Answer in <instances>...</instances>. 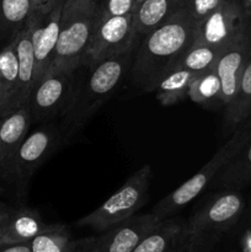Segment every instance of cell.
<instances>
[{"label": "cell", "instance_id": "e575fe53", "mask_svg": "<svg viewBox=\"0 0 251 252\" xmlns=\"http://www.w3.org/2000/svg\"><path fill=\"white\" fill-rule=\"evenodd\" d=\"M250 217H251V208H250Z\"/></svg>", "mask_w": 251, "mask_h": 252}, {"label": "cell", "instance_id": "4dcf8cb0", "mask_svg": "<svg viewBox=\"0 0 251 252\" xmlns=\"http://www.w3.org/2000/svg\"><path fill=\"white\" fill-rule=\"evenodd\" d=\"M0 252H31L29 243L0 244Z\"/></svg>", "mask_w": 251, "mask_h": 252}, {"label": "cell", "instance_id": "484cf974", "mask_svg": "<svg viewBox=\"0 0 251 252\" xmlns=\"http://www.w3.org/2000/svg\"><path fill=\"white\" fill-rule=\"evenodd\" d=\"M221 51H223L221 48H217V47L201 43V42H194L185 52V54L175 66L184 68L193 74L203 73L214 68Z\"/></svg>", "mask_w": 251, "mask_h": 252}, {"label": "cell", "instance_id": "52a82bcc", "mask_svg": "<svg viewBox=\"0 0 251 252\" xmlns=\"http://www.w3.org/2000/svg\"><path fill=\"white\" fill-rule=\"evenodd\" d=\"M41 125L27 134L11 159L0 167V177L14 182H26L64 142L61 126L53 121Z\"/></svg>", "mask_w": 251, "mask_h": 252}, {"label": "cell", "instance_id": "603a6c76", "mask_svg": "<svg viewBox=\"0 0 251 252\" xmlns=\"http://www.w3.org/2000/svg\"><path fill=\"white\" fill-rule=\"evenodd\" d=\"M196 74L180 66H174L167 71L154 89L157 100L162 106H172L188 97V88Z\"/></svg>", "mask_w": 251, "mask_h": 252}, {"label": "cell", "instance_id": "3957f363", "mask_svg": "<svg viewBox=\"0 0 251 252\" xmlns=\"http://www.w3.org/2000/svg\"><path fill=\"white\" fill-rule=\"evenodd\" d=\"M245 201L238 189H220L199 204L186 220L181 252H208L243 216Z\"/></svg>", "mask_w": 251, "mask_h": 252}, {"label": "cell", "instance_id": "cb8c5ba5", "mask_svg": "<svg viewBox=\"0 0 251 252\" xmlns=\"http://www.w3.org/2000/svg\"><path fill=\"white\" fill-rule=\"evenodd\" d=\"M188 98L202 107L212 110L224 108L220 81L214 68L196 74L192 78L188 88Z\"/></svg>", "mask_w": 251, "mask_h": 252}, {"label": "cell", "instance_id": "44dd1931", "mask_svg": "<svg viewBox=\"0 0 251 252\" xmlns=\"http://www.w3.org/2000/svg\"><path fill=\"white\" fill-rule=\"evenodd\" d=\"M31 14V0H0V48L16 38Z\"/></svg>", "mask_w": 251, "mask_h": 252}, {"label": "cell", "instance_id": "1f68e13d", "mask_svg": "<svg viewBox=\"0 0 251 252\" xmlns=\"http://www.w3.org/2000/svg\"><path fill=\"white\" fill-rule=\"evenodd\" d=\"M76 252H88L86 250H84L83 249V246H81V241H80V245H79V249H78V251Z\"/></svg>", "mask_w": 251, "mask_h": 252}, {"label": "cell", "instance_id": "7402d4cb", "mask_svg": "<svg viewBox=\"0 0 251 252\" xmlns=\"http://www.w3.org/2000/svg\"><path fill=\"white\" fill-rule=\"evenodd\" d=\"M251 117V56L243 71L235 96L224 107V123L226 128H238Z\"/></svg>", "mask_w": 251, "mask_h": 252}, {"label": "cell", "instance_id": "9c48e42d", "mask_svg": "<svg viewBox=\"0 0 251 252\" xmlns=\"http://www.w3.org/2000/svg\"><path fill=\"white\" fill-rule=\"evenodd\" d=\"M133 14L97 17L93 39L81 65H90L137 46Z\"/></svg>", "mask_w": 251, "mask_h": 252}, {"label": "cell", "instance_id": "8fae6325", "mask_svg": "<svg viewBox=\"0 0 251 252\" xmlns=\"http://www.w3.org/2000/svg\"><path fill=\"white\" fill-rule=\"evenodd\" d=\"M159 221L152 212L134 214L101 235L80 240L81 246L88 252H133Z\"/></svg>", "mask_w": 251, "mask_h": 252}, {"label": "cell", "instance_id": "f1b7e54d", "mask_svg": "<svg viewBox=\"0 0 251 252\" xmlns=\"http://www.w3.org/2000/svg\"><path fill=\"white\" fill-rule=\"evenodd\" d=\"M12 207L7 206L4 202H0V240L4 236L5 230H6L7 221H9L10 214H11Z\"/></svg>", "mask_w": 251, "mask_h": 252}, {"label": "cell", "instance_id": "4316f807", "mask_svg": "<svg viewBox=\"0 0 251 252\" xmlns=\"http://www.w3.org/2000/svg\"><path fill=\"white\" fill-rule=\"evenodd\" d=\"M225 1L226 0H182L181 9L199 25Z\"/></svg>", "mask_w": 251, "mask_h": 252}, {"label": "cell", "instance_id": "9a60e30c", "mask_svg": "<svg viewBox=\"0 0 251 252\" xmlns=\"http://www.w3.org/2000/svg\"><path fill=\"white\" fill-rule=\"evenodd\" d=\"M31 126L32 118L27 106L0 117V167L16 153L30 133Z\"/></svg>", "mask_w": 251, "mask_h": 252}, {"label": "cell", "instance_id": "d4e9b609", "mask_svg": "<svg viewBox=\"0 0 251 252\" xmlns=\"http://www.w3.org/2000/svg\"><path fill=\"white\" fill-rule=\"evenodd\" d=\"M29 245L31 252H76L80 240H73L66 225L47 224L38 235L29 241Z\"/></svg>", "mask_w": 251, "mask_h": 252}, {"label": "cell", "instance_id": "2e32d148", "mask_svg": "<svg viewBox=\"0 0 251 252\" xmlns=\"http://www.w3.org/2000/svg\"><path fill=\"white\" fill-rule=\"evenodd\" d=\"M15 47H16L17 61H19V89H17L16 108H20L27 105V101L36 84L34 54L29 21L15 38Z\"/></svg>", "mask_w": 251, "mask_h": 252}, {"label": "cell", "instance_id": "277c9868", "mask_svg": "<svg viewBox=\"0 0 251 252\" xmlns=\"http://www.w3.org/2000/svg\"><path fill=\"white\" fill-rule=\"evenodd\" d=\"M96 22V0H64L59 38L51 68L76 70L83 64Z\"/></svg>", "mask_w": 251, "mask_h": 252}, {"label": "cell", "instance_id": "8992f818", "mask_svg": "<svg viewBox=\"0 0 251 252\" xmlns=\"http://www.w3.org/2000/svg\"><path fill=\"white\" fill-rule=\"evenodd\" d=\"M152 175L150 165H143L110 198L95 211L79 219L75 225L102 233L137 214L149 198Z\"/></svg>", "mask_w": 251, "mask_h": 252}, {"label": "cell", "instance_id": "ffe728a7", "mask_svg": "<svg viewBox=\"0 0 251 252\" xmlns=\"http://www.w3.org/2000/svg\"><path fill=\"white\" fill-rule=\"evenodd\" d=\"M251 184V137L230 162L218 172L211 186L217 189H239Z\"/></svg>", "mask_w": 251, "mask_h": 252}, {"label": "cell", "instance_id": "ba28073f", "mask_svg": "<svg viewBox=\"0 0 251 252\" xmlns=\"http://www.w3.org/2000/svg\"><path fill=\"white\" fill-rule=\"evenodd\" d=\"M76 70L49 68L39 79L27 101L33 123L61 118L70 103Z\"/></svg>", "mask_w": 251, "mask_h": 252}, {"label": "cell", "instance_id": "f546056e", "mask_svg": "<svg viewBox=\"0 0 251 252\" xmlns=\"http://www.w3.org/2000/svg\"><path fill=\"white\" fill-rule=\"evenodd\" d=\"M58 1H61V0H31L32 11H49Z\"/></svg>", "mask_w": 251, "mask_h": 252}, {"label": "cell", "instance_id": "e0dca14e", "mask_svg": "<svg viewBox=\"0 0 251 252\" xmlns=\"http://www.w3.org/2000/svg\"><path fill=\"white\" fill-rule=\"evenodd\" d=\"M19 61L15 39L0 48V117L17 110Z\"/></svg>", "mask_w": 251, "mask_h": 252}, {"label": "cell", "instance_id": "5bb4252c", "mask_svg": "<svg viewBox=\"0 0 251 252\" xmlns=\"http://www.w3.org/2000/svg\"><path fill=\"white\" fill-rule=\"evenodd\" d=\"M186 234V221L180 218L160 220L133 252H181Z\"/></svg>", "mask_w": 251, "mask_h": 252}, {"label": "cell", "instance_id": "7c38bea8", "mask_svg": "<svg viewBox=\"0 0 251 252\" xmlns=\"http://www.w3.org/2000/svg\"><path fill=\"white\" fill-rule=\"evenodd\" d=\"M64 0L57 2L49 11H32L29 19L34 54L36 83L51 68L56 53L61 29L62 7ZM36 85V84H34Z\"/></svg>", "mask_w": 251, "mask_h": 252}, {"label": "cell", "instance_id": "4fadbf2b", "mask_svg": "<svg viewBox=\"0 0 251 252\" xmlns=\"http://www.w3.org/2000/svg\"><path fill=\"white\" fill-rule=\"evenodd\" d=\"M251 26L224 47L214 65L221 86L224 107L233 100L243 71L250 57Z\"/></svg>", "mask_w": 251, "mask_h": 252}, {"label": "cell", "instance_id": "30bf717a", "mask_svg": "<svg viewBox=\"0 0 251 252\" xmlns=\"http://www.w3.org/2000/svg\"><path fill=\"white\" fill-rule=\"evenodd\" d=\"M251 26V12L244 0H226L198 25L196 42L221 48Z\"/></svg>", "mask_w": 251, "mask_h": 252}, {"label": "cell", "instance_id": "6da1fadb", "mask_svg": "<svg viewBox=\"0 0 251 252\" xmlns=\"http://www.w3.org/2000/svg\"><path fill=\"white\" fill-rule=\"evenodd\" d=\"M197 31L198 24L180 7L167 21L138 39L129 71L133 84L153 93L157 81L196 42Z\"/></svg>", "mask_w": 251, "mask_h": 252}, {"label": "cell", "instance_id": "d6986e66", "mask_svg": "<svg viewBox=\"0 0 251 252\" xmlns=\"http://www.w3.org/2000/svg\"><path fill=\"white\" fill-rule=\"evenodd\" d=\"M46 225L37 209L30 207L12 208L0 244L29 243L38 235Z\"/></svg>", "mask_w": 251, "mask_h": 252}, {"label": "cell", "instance_id": "83f0119b", "mask_svg": "<svg viewBox=\"0 0 251 252\" xmlns=\"http://www.w3.org/2000/svg\"><path fill=\"white\" fill-rule=\"evenodd\" d=\"M97 17L122 16L133 14L138 6V0H96Z\"/></svg>", "mask_w": 251, "mask_h": 252}, {"label": "cell", "instance_id": "5b68a950", "mask_svg": "<svg viewBox=\"0 0 251 252\" xmlns=\"http://www.w3.org/2000/svg\"><path fill=\"white\" fill-rule=\"evenodd\" d=\"M250 137L251 117L235 128L233 135L214 153L213 157L201 167L199 171H197L191 179L185 181L181 186L170 192L164 198L160 199L154 206L152 213L157 219L162 220L174 217L177 212L191 203L196 197L202 193L204 189L211 186L214 177L228 162L234 159V157L240 152Z\"/></svg>", "mask_w": 251, "mask_h": 252}, {"label": "cell", "instance_id": "836d02e7", "mask_svg": "<svg viewBox=\"0 0 251 252\" xmlns=\"http://www.w3.org/2000/svg\"><path fill=\"white\" fill-rule=\"evenodd\" d=\"M140 1H142V0H138V2H140Z\"/></svg>", "mask_w": 251, "mask_h": 252}, {"label": "cell", "instance_id": "ac0fdd59", "mask_svg": "<svg viewBox=\"0 0 251 252\" xmlns=\"http://www.w3.org/2000/svg\"><path fill=\"white\" fill-rule=\"evenodd\" d=\"M182 0H142L133 12L137 38H142L174 16Z\"/></svg>", "mask_w": 251, "mask_h": 252}, {"label": "cell", "instance_id": "7a4b0ae2", "mask_svg": "<svg viewBox=\"0 0 251 252\" xmlns=\"http://www.w3.org/2000/svg\"><path fill=\"white\" fill-rule=\"evenodd\" d=\"M134 49L76 69L70 103L59 123L63 140L75 137L120 88L130 71Z\"/></svg>", "mask_w": 251, "mask_h": 252}, {"label": "cell", "instance_id": "d6a6232c", "mask_svg": "<svg viewBox=\"0 0 251 252\" xmlns=\"http://www.w3.org/2000/svg\"><path fill=\"white\" fill-rule=\"evenodd\" d=\"M250 56H251V47H250Z\"/></svg>", "mask_w": 251, "mask_h": 252}]
</instances>
